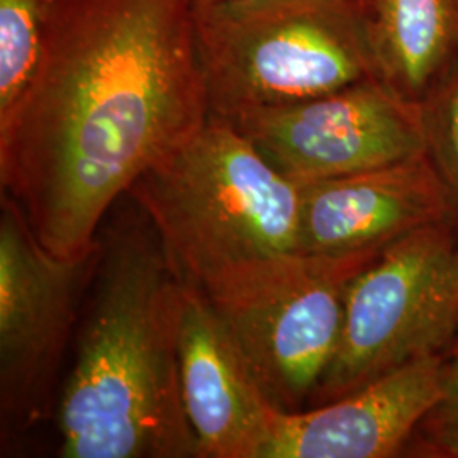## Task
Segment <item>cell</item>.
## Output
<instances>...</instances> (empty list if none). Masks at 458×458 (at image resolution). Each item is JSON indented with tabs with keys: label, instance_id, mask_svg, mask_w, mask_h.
Instances as JSON below:
<instances>
[{
	"label": "cell",
	"instance_id": "obj_1",
	"mask_svg": "<svg viewBox=\"0 0 458 458\" xmlns=\"http://www.w3.org/2000/svg\"><path fill=\"white\" fill-rule=\"evenodd\" d=\"M192 0H47L33 81L0 119V185L60 259L208 121Z\"/></svg>",
	"mask_w": 458,
	"mask_h": 458
},
{
	"label": "cell",
	"instance_id": "obj_2",
	"mask_svg": "<svg viewBox=\"0 0 458 458\" xmlns=\"http://www.w3.org/2000/svg\"><path fill=\"white\" fill-rule=\"evenodd\" d=\"M98 242L90 304L58 404L60 455L197 457L179 370L183 280L145 216Z\"/></svg>",
	"mask_w": 458,
	"mask_h": 458
},
{
	"label": "cell",
	"instance_id": "obj_3",
	"mask_svg": "<svg viewBox=\"0 0 458 458\" xmlns=\"http://www.w3.org/2000/svg\"><path fill=\"white\" fill-rule=\"evenodd\" d=\"M128 194L183 284L197 289L236 267L297 251L301 183L221 117L209 115Z\"/></svg>",
	"mask_w": 458,
	"mask_h": 458
},
{
	"label": "cell",
	"instance_id": "obj_4",
	"mask_svg": "<svg viewBox=\"0 0 458 458\" xmlns=\"http://www.w3.org/2000/svg\"><path fill=\"white\" fill-rule=\"evenodd\" d=\"M209 115L319 98L376 77L361 0H236L194 5Z\"/></svg>",
	"mask_w": 458,
	"mask_h": 458
},
{
	"label": "cell",
	"instance_id": "obj_5",
	"mask_svg": "<svg viewBox=\"0 0 458 458\" xmlns=\"http://www.w3.org/2000/svg\"><path fill=\"white\" fill-rule=\"evenodd\" d=\"M377 255L285 253L200 287L277 410L311 399L340 344L350 284Z\"/></svg>",
	"mask_w": 458,
	"mask_h": 458
},
{
	"label": "cell",
	"instance_id": "obj_6",
	"mask_svg": "<svg viewBox=\"0 0 458 458\" xmlns=\"http://www.w3.org/2000/svg\"><path fill=\"white\" fill-rule=\"evenodd\" d=\"M450 221L399 238L352 280L340 344L312 394L316 406L458 344V234Z\"/></svg>",
	"mask_w": 458,
	"mask_h": 458
},
{
	"label": "cell",
	"instance_id": "obj_7",
	"mask_svg": "<svg viewBox=\"0 0 458 458\" xmlns=\"http://www.w3.org/2000/svg\"><path fill=\"white\" fill-rule=\"evenodd\" d=\"M98 250L60 259L34 236L11 197L0 196V414L2 438L22 435L51 408V395Z\"/></svg>",
	"mask_w": 458,
	"mask_h": 458
},
{
	"label": "cell",
	"instance_id": "obj_8",
	"mask_svg": "<svg viewBox=\"0 0 458 458\" xmlns=\"http://www.w3.org/2000/svg\"><path fill=\"white\" fill-rule=\"evenodd\" d=\"M228 123L297 183L353 175L426 153L421 106L376 77Z\"/></svg>",
	"mask_w": 458,
	"mask_h": 458
},
{
	"label": "cell",
	"instance_id": "obj_9",
	"mask_svg": "<svg viewBox=\"0 0 458 458\" xmlns=\"http://www.w3.org/2000/svg\"><path fill=\"white\" fill-rule=\"evenodd\" d=\"M452 217L448 191L425 153L353 175L301 183L295 253L376 255L416 229Z\"/></svg>",
	"mask_w": 458,
	"mask_h": 458
},
{
	"label": "cell",
	"instance_id": "obj_10",
	"mask_svg": "<svg viewBox=\"0 0 458 458\" xmlns=\"http://www.w3.org/2000/svg\"><path fill=\"white\" fill-rule=\"evenodd\" d=\"M443 355L411 361L312 410L277 411L260 458H389L445 393Z\"/></svg>",
	"mask_w": 458,
	"mask_h": 458
},
{
	"label": "cell",
	"instance_id": "obj_11",
	"mask_svg": "<svg viewBox=\"0 0 458 458\" xmlns=\"http://www.w3.org/2000/svg\"><path fill=\"white\" fill-rule=\"evenodd\" d=\"M181 393L197 458H260L277 408L267 399L206 294L183 284Z\"/></svg>",
	"mask_w": 458,
	"mask_h": 458
},
{
	"label": "cell",
	"instance_id": "obj_12",
	"mask_svg": "<svg viewBox=\"0 0 458 458\" xmlns=\"http://www.w3.org/2000/svg\"><path fill=\"white\" fill-rule=\"evenodd\" d=\"M377 79L421 104L458 64V0H361Z\"/></svg>",
	"mask_w": 458,
	"mask_h": 458
},
{
	"label": "cell",
	"instance_id": "obj_13",
	"mask_svg": "<svg viewBox=\"0 0 458 458\" xmlns=\"http://www.w3.org/2000/svg\"><path fill=\"white\" fill-rule=\"evenodd\" d=\"M47 0H0V119L33 81L45 47Z\"/></svg>",
	"mask_w": 458,
	"mask_h": 458
},
{
	"label": "cell",
	"instance_id": "obj_14",
	"mask_svg": "<svg viewBox=\"0 0 458 458\" xmlns=\"http://www.w3.org/2000/svg\"><path fill=\"white\" fill-rule=\"evenodd\" d=\"M421 106L426 155L437 168L458 214V64Z\"/></svg>",
	"mask_w": 458,
	"mask_h": 458
},
{
	"label": "cell",
	"instance_id": "obj_15",
	"mask_svg": "<svg viewBox=\"0 0 458 458\" xmlns=\"http://www.w3.org/2000/svg\"><path fill=\"white\" fill-rule=\"evenodd\" d=\"M423 442L428 452L437 457L458 458V359L446 363V382L442 399L428 412Z\"/></svg>",
	"mask_w": 458,
	"mask_h": 458
},
{
	"label": "cell",
	"instance_id": "obj_16",
	"mask_svg": "<svg viewBox=\"0 0 458 458\" xmlns=\"http://www.w3.org/2000/svg\"><path fill=\"white\" fill-rule=\"evenodd\" d=\"M217 2H236V0H192L194 5H202V4H217Z\"/></svg>",
	"mask_w": 458,
	"mask_h": 458
},
{
	"label": "cell",
	"instance_id": "obj_17",
	"mask_svg": "<svg viewBox=\"0 0 458 458\" xmlns=\"http://www.w3.org/2000/svg\"><path fill=\"white\" fill-rule=\"evenodd\" d=\"M454 357H455V359H458V346L457 348H455V352H454Z\"/></svg>",
	"mask_w": 458,
	"mask_h": 458
}]
</instances>
